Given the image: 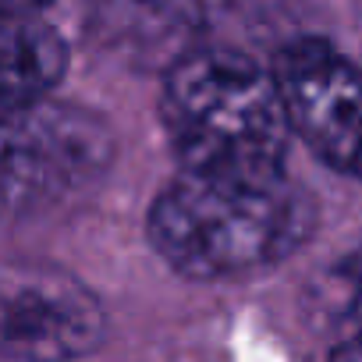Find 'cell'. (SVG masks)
Here are the masks:
<instances>
[{
  "label": "cell",
  "mask_w": 362,
  "mask_h": 362,
  "mask_svg": "<svg viewBox=\"0 0 362 362\" xmlns=\"http://www.w3.org/2000/svg\"><path fill=\"white\" fill-rule=\"evenodd\" d=\"M313 203L288 174L181 170L149 206L156 256L192 281H231L288 259L313 235Z\"/></svg>",
  "instance_id": "cell-1"
},
{
  "label": "cell",
  "mask_w": 362,
  "mask_h": 362,
  "mask_svg": "<svg viewBox=\"0 0 362 362\" xmlns=\"http://www.w3.org/2000/svg\"><path fill=\"white\" fill-rule=\"evenodd\" d=\"M330 362H362V334L351 337V341H344L341 348H334Z\"/></svg>",
  "instance_id": "cell-9"
},
{
  "label": "cell",
  "mask_w": 362,
  "mask_h": 362,
  "mask_svg": "<svg viewBox=\"0 0 362 362\" xmlns=\"http://www.w3.org/2000/svg\"><path fill=\"white\" fill-rule=\"evenodd\" d=\"M68 71L64 36L40 15H8L4 22V117L47 103Z\"/></svg>",
  "instance_id": "cell-7"
},
{
  "label": "cell",
  "mask_w": 362,
  "mask_h": 362,
  "mask_svg": "<svg viewBox=\"0 0 362 362\" xmlns=\"http://www.w3.org/2000/svg\"><path fill=\"white\" fill-rule=\"evenodd\" d=\"M114 156L110 128L71 103H36L4 117V196L8 206L54 203L86 189Z\"/></svg>",
  "instance_id": "cell-3"
},
{
  "label": "cell",
  "mask_w": 362,
  "mask_h": 362,
  "mask_svg": "<svg viewBox=\"0 0 362 362\" xmlns=\"http://www.w3.org/2000/svg\"><path fill=\"white\" fill-rule=\"evenodd\" d=\"M160 121L181 170L199 174H284L295 135L274 68L221 47L189 50L167 68Z\"/></svg>",
  "instance_id": "cell-2"
},
{
  "label": "cell",
  "mask_w": 362,
  "mask_h": 362,
  "mask_svg": "<svg viewBox=\"0 0 362 362\" xmlns=\"http://www.w3.org/2000/svg\"><path fill=\"white\" fill-rule=\"evenodd\" d=\"M96 295L54 267L4 270V355L11 362H78L103 341Z\"/></svg>",
  "instance_id": "cell-5"
},
{
  "label": "cell",
  "mask_w": 362,
  "mask_h": 362,
  "mask_svg": "<svg viewBox=\"0 0 362 362\" xmlns=\"http://www.w3.org/2000/svg\"><path fill=\"white\" fill-rule=\"evenodd\" d=\"M274 75L291 132L337 174L362 177V64L323 40H295Z\"/></svg>",
  "instance_id": "cell-4"
},
{
  "label": "cell",
  "mask_w": 362,
  "mask_h": 362,
  "mask_svg": "<svg viewBox=\"0 0 362 362\" xmlns=\"http://www.w3.org/2000/svg\"><path fill=\"white\" fill-rule=\"evenodd\" d=\"M341 291H344L348 313L362 323V252H355L344 263V270H341Z\"/></svg>",
  "instance_id": "cell-8"
},
{
  "label": "cell",
  "mask_w": 362,
  "mask_h": 362,
  "mask_svg": "<svg viewBox=\"0 0 362 362\" xmlns=\"http://www.w3.org/2000/svg\"><path fill=\"white\" fill-rule=\"evenodd\" d=\"M206 15V0H89V29L110 50L132 57H185V43Z\"/></svg>",
  "instance_id": "cell-6"
},
{
  "label": "cell",
  "mask_w": 362,
  "mask_h": 362,
  "mask_svg": "<svg viewBox=\"0 0 362 362\" xmlns=\"http://www.w3.org/2000/svg\"><path fill=\"white\" fill-rule=\"evenodd\" d=\"M50 0H8V15H40Z\"/></svg>",
  "instance_id": "cell-10"
}]
</instances>
